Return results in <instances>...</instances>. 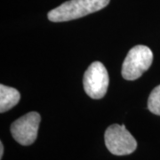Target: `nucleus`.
Here are the masks:
<instances>
[{"label":"nucleus","mask_w":160,"mask_h":160,"mask_svg":"<svg viewBox=\"0 0 160 160\" xmlns=\"http://www.w3.org/2000/svg\"><path fill=\"white\" fill-rule=\"evenodd\" d=\"M110 0H69L52 9L47 14L48 20L62 22L82 18L100 11L109 5Z\"/></svg>","instance_id":"f257e3e1"},{"label":"nucleus","mask_w":160,"mask_h":160,"mask_svg":"<svg viewBox=\"0 0 160 160\" xmlns=\"http://www.w3.org/2000/svg\"><path fill=\"white\" fill-rule=\"evenodd\" d=\"M153 62V52L148 46L138 45L128 52L122 66V76L126 80L139 78Z\"/></svg>","instance_id":"f03ea898"},{"label":"nucleus","mask_w":160,"mask_h":160,"mask_svg":"<svg viewBox=\"0 0 160 160\" xmlns=\"http://www.w3.org/2000/svg\"><path fill=\"white\" fill-rule=\"evenodd\" d=\"M107 149L111 154L125 156L132 154L137 148V142L125 125L114 124L107 128L104 134Z\"/></svg>","instance_id":"7ed1b4c3"},{"label":"nucleus","mask_w":160,"mask_h":160,"mask_svg":"<svg viewBox=\"0 0 160 160\" xmlns=\"http://www.w3.org/2000/svg\"><path fill=\"white\" fill-rule=\"evenodd\" d=\"M109 78L105 66L100 62H92L86 69L83 78V85L86 94L92 99H102L105 96Z\"/></svg>","instance_id":"20e7f679"},{"label":"nucleus","mask_w":160,"mask_h":160,"mask_svg":"<svg viewBox=\"0 0 160 160\" xmlns=\"http://www.w3.org/2000/svg\"><path fill=\"white\" fill-rule=\"evenodd\" d=\"M41 117L38 112H29L15 120L10 127L13 139L22 146L34 143L38 137Z\"/></svg>","instance_id":"39448f33"},{"label":"nucleus","mask_w":160,"mask_h":160,"mask_svg":"<svg viewBox=\"0 0 160 160\" xmlns=\"http://www.w3.org/2000/svg\"><path fill=\"white\" fill-rule=\"evenodd\" d=\"M21 99L18 90L10 86L0 85V112L4 113L16 106Z\"/></svg>","instance_id":"423d86ee"},{"label":"nucleus","mask_w":160,"mask_h":160,"mask_svg":"<svg viewBox=\"0 0 160 160\" xmlns=\"http://www.w3.org/2000/svg\"><path fill=\"white\" fill-rule=\"evenodd\" d=\"M148 109L153 114L160 116V85L150 92L148 99Z\"/></svg>","instance_id":"0eeeda50"},{"label":"nucleus","mask_w":160,"mask_h":160,"mask_svg":"<svg viewBox=\"0 0 160 160\" xmlns=\"http://www.w3.org/2000/svg\"><path fill=\"white\" fill-rule=\"evenodd\" d=\"M3 155H4V145H3V142H0V159H2Z\"/></svg>","instance_id":"6e6552de"}]
</instances>
